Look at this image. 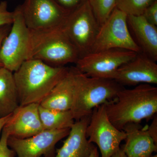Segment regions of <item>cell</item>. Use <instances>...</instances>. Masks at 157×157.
Returning <instances> with one entry per match:
<instances>
[{"instance_id":"obj_1","label":"cell","mask_w":157,"mask_h":157,"mask_svg":"<svg viewBox=\"0 0 157 157\" xmlns=\"http://www.w3.org/2000/svg\"><path fill=\"white\" fill-rule=\"evenodd\" d=\"M110 121L122 130L127 124L140 123L152 119L157 113V87L142 83L130 89L124 88L114 101L105 104Z\"/></svg>"},{"instance_id":"obj_2","label":"cell","mask_w":157,"mask_h":157,"mask_svg":"<svg viewBox=\"0 0 157 157\" xmlns=\"http://www.w3.org/2000/svg\"><path fill=\"white\" fill-rule=\"evenodd\" d=\"M37 59L25 60L13 75L19 106L40 104L69 70Z\"/></svg>"},{"instance_id":"obj_3","label":"cell","mask_w":157,"mask_h":157,"mask_svg":"<svg viewBox=\"0 0 157 157\" xmlns=\"http://www.w3.org/2000/svg\"><path fill=\"white\" fill-rule=\"evenodd\" d=\"M124 86L110 78L90 77L75 67L74 95L70 109L75 121L91 115L95 107L114 101Z\"/></svg>"},{"instance_id":"obj_4","label":"cell","mask_w":157,"mask_h":157,"mask_svg":"<svg viewBox=\"0 0 157 157\" xmlns=\"http://www.w3.org/2000/svg\"><path fill=\"white\" fill-rule=\"evenodd\" d=\"M62 26L43 32L30 31L27 60H39L56 67L76 64L80 58V55Z\"/></svg>"},{"instance_id":"obj_5","label":"cell","mask_w":157,"mask_h":157,"mask_svg":"<svg viewBox=\"0 0 157 157\" xmlns=\"http://www.w3.org/2000/svg\"><path fill=\"white\" fill-rule=\"evenodd\" d=\"M100 27L88 0L70 11L62 26L78 50L80 58L90 53Z\"/></svg>"},{"instance_id":"obj_6","label":"cell","mask_w":157,"mask_h":157,"mask_svg":"<svg viewBox=\"0 0 157 157\" xmlns=\"http://www.w3.org/2000/svg\"><path fill=\"white\" fill-rule=\"evenodd\" d=\"M128 15L115 7L108 18L100 25L92 48L91 52L119 48L141 52L140 47L130 33Z\"/></svg>"},{"instance_id":"obj_7","label":"cell","mask_w":157,"mask_h":157,"mask_svg":"<svg viewBox=\"0 0 157 157\" xmlns=\"http://www.w3.org/2000/svg\"><path fill=\"white\" fill-rule=\"evenodd\" d=\"M13 12L14 21L2 44L0 58L3 67L14 73L27 58L30 31L25 22L20 5Z\"/></svg>"},{"instance_id":"obj_8","label":"cell","mask_w":157,"mask_h":157,"mask_svg":"<svg viewBox=\"0 0 157 157\" xmlns=\"http://www.w3.org/2000/svg\"><path fill=\"white\" fill-rule=\"evenodd\" d=\"M20 6L26 25L31 32H43L62 27L71 11L55 0H25Z\"/></svg>"},{"instance_id":"obj_9","label":"cell","mask_w":157,"mask_h":157,"mask_svg":"<svg viewBox=\"0 0 157 157\" xmlns=\"http://www.w3.org/2000/svg\"><path fill=\"white\" fill-rule=\"evenodd\" d=\"M86 134L89 141L99 147L101 157H111L126 137L124 131L117 128L109 120L105 104L93 109Z\"/></svg>"},{"instance_id":"obj_10","label":"cell","mask_w":157,"mask_h":157,"mask_svg":"<svg viewBox=\"0 0 157 157\" xmlns=\"http://www.w3.org/2000/svg\"><path fill=\"white\" fill-rule=\"evenodd\" d=\"M137 53L119 48L91 52L78 59L75 67L90 77L110 79L120 67L135 58Z\"/></svg>"},{"instance_id":"obj_11","label":"cell","mask_w":157,"mask_h":157,"mask_svg":"<svg viewBox=\"0 0 157 157\" xmlns=\"http://www.w3.org/2000/svg\"><path fill=\"white\" fill-rule=\"evenodd\" d=\"M70 128L44 130L32 137L19 139L9 137L8 146L15 152L17 157H40L51 155L56 145L67 137Z\"/></svg>"},{"instance_id":"obj_12","label":"cell","mask_w":157,"mask_h":157,"mask_svg":"<svg viewBox=\"0 0 157 157\" xmlns=\"http://www.w3.org/2000/svg\"><path fill=\"white\" fill-rule=\"evenodd\" d=\"M110 79L124 86H137L142 83L157 84L156 62L140 52L132 60L120 67Z\"/></svg>"},{"instance_id":"obj_13","label":"cell","mask_w":157,"mask_h":157,"mask_svg":"<svg viewBox=\"0 0 157 157\" xmlns=\"http://www.w3.org/2000/svg\"><path fill=\"white\" fill-rule=\"evenodd\" d=\"M39 104L19 106L11 113L3 128L9 137L24 139L32 137L44 130L39 114Z\"/></svg>"},{"instance_id":"obj_14","label":"cell","mask_w":157,"mask_h":157,"mask_svg":"<svg viewBox=\"0 0 157 157\" xmlns=\"http://www.w3.org/2000/svg\"><path fill=\"white\" fill-rule=\"evenodd\" d=\"M91 115L75 121L63 146L57 150L53 157H89L95 147L88 140L86 134Z\"/></svg>"},{"instance_id":"obj_15","label":"cell","mask_w":157,"mask_h":157,"mask_svg":"<svg viewBox=\"0 0 157 157\" xmlns=\"http://www.w3.org/2000/svg\"><path fill=\"white\" fill-rule=\"evenodd\" d=\"M122 130L126 137L121 148L127 157H150L157 152V144L140 123L127 124Z\"/></svg>"},{"instance_id":"obj_16","label":"cell","mask_w":157,"mask_h":157,"mask_svg":"<svg viewBox=\"0 0 157 157\" xmlns=\"http://www.w3.org/2000/svg\"><path fill=\"white\" fill-rule=\"evenodd\" d=\"M128 25L132 29L141 52L157 60V27L147 21L143 15H128Z\"/></svg>"},{"instance_id":"obj_17","label":"cell","mask_w":157,"mask_h":157,"mask_svg":"<svg viewBox=\"0 0 157 157\" xmlns=\"http://www.w3.org/2000/svg\"><path fill=\"white\" fill-rule=\"evenodd\" d=\"M74 80L75 67H72L39 105L48 109L70 110L73 103Z\"/></svg>"},{"instance_id":"obj_18","label":"cell","mask_w":157,"mask_h":157,"mask_svg":"<svg viewBox=\"0 0 157 157\" xmlns=\"http://www.w3.org/2000/svg\"><path fill=\"white\" fill-rule=\"evenodd\" d=\"M19 106L13 72L0 67V117L11 114Z\"/></svg>"},{"instance_id":"obj_19","label":"cell","mask_w":157,"mask_h":157,"mask_svg":"<svg viewBox=\"0 0 157 157\" xmlns=\"http://www.w3.org/2000/svg\"><path fill=\"white\" fill-rule=\"evenodd\" d=\"M39 114L44 130L71 128L75 120L70 110L60 111L48 109L39 105Z\"/></svg>"},{"instance_id":"obj_20","label":"cell","mask_w":157,"mask_h":157,"mask_svg":"<svg viewBox=\"0 0 157 157\" xmlns=\"http://www.w3.org/2000/svg\"><path fill=\"white\" fill-rule=\"evenodd\" d=\"M155 0H116V7L128 15H140Z\"/></svg>"},{"instance_id":"obj_21","label":"cell","mask_w":157,"mask_h":157,"mask_svg":"<svg viewBox=\"0 0 157 157\" xmlns=\"http://www.w3.org/2000/svg\"><path fill=\"white\" fill-rule=\"evenodd\" d=\"M93 12L101 25L116 7V0H88Z\"/></svg>"},{"instance_id":"obj_22","label":"cell","mask_w":157,"mask_h":157,"mask_svg":"<svg viewBox=\"0 0 157 157\" xmlns=\"http://www.w3.org/2000/svg\"><path fill=\"white\" fill-rule=\"evenodd\" d=\"M14 21V12L8 10L6 1L0 2V28L3 26L11 25Z\"/></svg>"},{"instance_id":"obj_23","label":"cell","mask_w":157,"mask_h":157,"mask_svg":"<svg viewBox=\"0 0 157 157\" xmlns=\"http://www.w3.org/2000/svg\"><path fill=\"white\" fill-rule=\"evenodd\" d=\"M9 134L3 128L0 138V157H14L15 152L8 146Z\"/></svg>"},{"instance_id":"obj_24","label":"cell","mask_w":157,"mask_h":157,"mask_svg":"<svg viewBox=\"0 0 157 157\" xmlns=\"http://www.w3.org/2000/svg\"><path fill=\"white\" fill-rule=\"evenodd\" d=\"M142 15L149 22L157 26V0H155L147 7Z\"/></svg>"},{"instance_id":"obj_25","label":"cell","mask_w":157,"mask_h":157,"mask_svg":"<svg viewBox=\"0 0 157 157\" xmlns=\"http://www.w3.org/2000/svg\"><path fill=\"white\" fill-rule=\"evenodd\" d=\"M62 7L71 10L78 6L83 0H55Z\"/></svg>"},{"instance_id":"obj_26","label":"cell","mask_w":157,"mask_h":157,"mask_svg":"<svg viewBox=\"0 0 157 157\" xmlns=\"http://www.w3.org/2000/svg\"><path fill=\"white\" fill-rule=\"evenodd\" d=\"M147 132L154 140L155 143L157 144V114L152 118L151 123L147 128Z\"/></svg>"},{"instance_id":"obj_27","label":"cell","mask_w":157,"mask_h":157,"mask_svg":"<svg viewBox=\"0 0 157 157\" xmlns=\"http://www.w3.org/2000/svg\"><path fill=\"white\" fill-rule=\"evenodd\" d=\"M11 25H6L0 28V51L4 39L7 36L11 30ZM3 67V65L0 58V67Z\"/></svg>"},{"instance_id":"obj_28","label":"cell","mask_w":157,"mask_h":157,"mask_svg":"<svg viewBox=\"0 0 157 157\" xmlns=\"http://www.w3.org/2000/svg\"><path fill=\"white\" fill-rule=\"evenodd\" d=\"M11 114L5 117H0V135L2 133L3 128L5 127V125L7 123L8 121L9 120Z\"/></svg>"},{"instance_id":"obj_29","label":"cell","mask_w":157,"mask_h":157,"mask_svg":"<svg viewBox=\"0 0 157 157\" xmlns=\"http://www.w3.org/2000/svg\"><path fill=\"white\" fill-rule=\"evenodd\" d=\"M111 157H127V156L120 147V148L118 149L113 154Z\"/></svg>"},{"instance_id":"obj_30","label":"cell","mask_w":157,"mask_h":157,"mask_svg":"<svg viewBox=\"0 0 157 157\" xmlns=\"http://www.w3.org/2000/svg\"><path fill=\"white\" fill-rule=\"evenodd\" d=\"M89 157H100V155L97 147L95 146L94 147Z\"/></svg>"},{"instance_id":"obj_31","label":"cell","mask_w":157,"mask_h":157,"mask_svg":"<svg viewBox=\"0 0 157 157\" xmlns=\"http://www.w3.org/2000/svg\"><path fill=\"white\" fill-rule=\"evenodd\" d=\"M150 157H157V155H152Z\"/></svg>"}]
</instances>
